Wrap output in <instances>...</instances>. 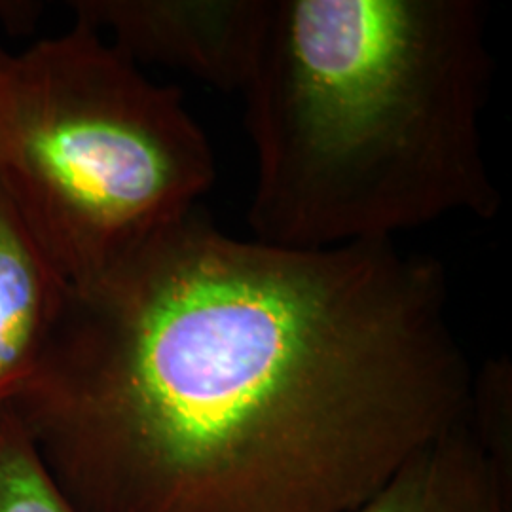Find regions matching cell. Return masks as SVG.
Wrapping results in <instances>:
<instances>
[{"label": "cell", "instance_id": "1", "mask_svg": "<svg viewBox=\"0 0 512 512\" xmlns=\"http://www.w3.org/2000/svg\"><path fill=\"white\" fill-rule=\"evenodd\" d=\"M473 384L431 256L277 247L192 211L67 285L12 408L82 512H351Z\"/></svg>", "mask_w": 512, "mask_h": 512}, {"label": "cell", "instance_id": "2", "mask_svg": "<svg viewBox=\"0 0 512 512\" xmlns=\"http://www.w3.org/2000/svg\"><path fill=\"white\" fill-rule=\"evenodd\" d=\"M476 0H268L245 124L253 239L327 249L501 207Z\"/></svg>", "mask_w": 512, "mask_h": 512}, {"label": "cell", "instance_id": "3", "mask_svg": "<svg viewBox=\"0 0 512 512\" xmlns=\"http://www.w3.org/2000/svg\"><path fill=\"white\" fill-rule=\"evenodd\" d=\"M213 179L181 93L92 27L0 55V194L65 285L188 217Z\"/></svg>", "mask_w": 512, "mask_h": 512}, {"label": "cell", "instance_id": "4", "mask_svg": "<svg viewBox=\"0 0 512 512\" xmlns=\"http://www.w3.org/2000/svg\"><path fill=\"white\" fill-rule=\"evenodd\" d=\"M268 0H78L74 21L137 65L158 63L241 92L253 73Z\"/></svg>", "mask_w": 512, "mask_h": 512}, {"label": "cell", "instance_id": "5", "mask_svg": "<svg viewBox=\"0 0 512 512\" xmlns=\"http://www.w3.org/2000/svg\"><path fill=\"white\" fill-rule=\"evenodd\" d=\"M511 391L475 389L463 418L351 512H512Z\"/></svg>", "mask_w": 512, "mask_h": 512}, {"label": "cell", "instance_id": "6", "mask_svg": "<svg viewBox=\"0 0 512 512\" xmlns=\"http://www.w3.org/2000/svg\"><path fill=\"white\" fill-rule=\"evenodd\" d=\"M65 291L0 194V410L16 403L35 372Z\"/></svg>", "mask_w": 512, "mask_h": 512}, {"label": "cell", "instance_id": "7", "mask_svg": "<svg viewBox=\"0 0 512 512\" xmlns=\"http://www.w3.org/2000/svg\"><path fill=\"white\" fill-rule=\"evenodd\" d=\"M0 512H82L12 406L0 410Z\"/></svg>", "mask_w": 512, "mask_h": 512}, {"label": "cell", "instance_id": "8", "mask_svg": "<svg viewBox=\"0 0 512 512\" xmlns=\"http://www.w3.org/2000/svg\"><path fill=\"white\" fill-rule=\"evenodd\" d=\"M4 54V48H2V46H0V55Z\"/></svg>", "mask_w": 512, "mask_h": 512}]
</instances>
